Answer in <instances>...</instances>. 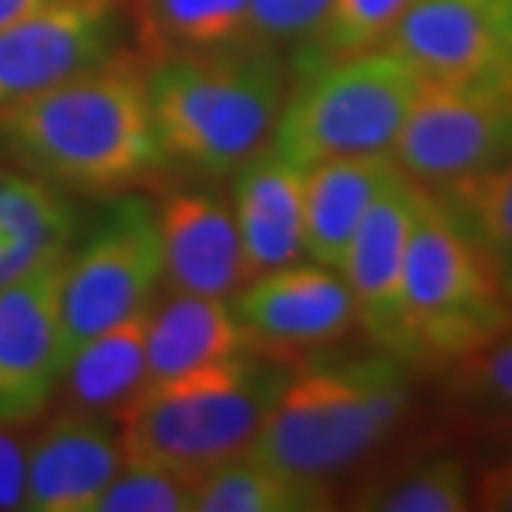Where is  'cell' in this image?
<instances>
[{
  "instance_id": "obj_23",
  "label": "cell",
  "mask_w": 512,
  "mask_h": 512,
  "mask_svg": "<svg viewBox=\"0 0 512 512\" xmlns=\"http://www.w3.org/2000/svg\"><path fill=\"white\" fill-rule=\"evenodd\" d=\"M427 191L476 242L512 305V157Z\"/></svg>"
},
{
  "instance_id": "obj_13",
  "label": "cell",
  "mask_w": 512,
  "mask_h": 512,
  "mask_svg": "<svg viewBox=\"0 0 512 512\" xmlns=\"http://www.w3.org/2000/svg\"><path fill=\"white\" fill-rule=\"evenodd\" d=\"M421 194L424 185L399 174L370 205L339 268L353 296L356 325H362L376 348L393 353L402 362L407 356L402 308L404 262Z\"/></svg>"
},
{
  "instance_id": "obj_15",
  "label": "cell",
  "mask_w": 512,
  "mask_h": 512,
  "mask_svg": "<svg viewBox=\"0 0 512 512\" xmlns=\"http://www.w3.org/2000/svg\"><path fill=\"white\" fill-rule=\"evenodd\" d=\"M154 208L168 291L228 299L248 282L237 217L220 194L183 188Z\"/></svg>"
},
{
  "instance_id": "obj_3",
  "label": "cell",
  "mask_w": 512,
  "mask_h": 512,
  "mask_svg": "<svg viewBox=\"0 0 512 512\" xmlns=\"http://www.w3.org/2000/svg\"><path fill=\"white\" fill-rule=\"evenodd\" d=\"M407 407V365L393 353H316L293 367L245 453L296 476L330 481L373 453Z\"/></svg>"
},
{
  "instance_id": "obj_22",
  "label": "cell",
  "mask_w": 512,
  "mask_h": 512,
  "mask_svg": "<svg viewBox=\"0 0 512 512\" xmlns=\"http://www.w3.org/2000/svg\"><path fill=\"white\" fill-rule=\"evenodd\" d=\"M148 60L251 46V0H137Z\"/></svg>"
},
{
  "instance_id": "obj_9",
  "label": "cell",
  "mask_w": 512,
  "mask_h": 512,
  "mask_svg": "<svg viewBox=\"0 0 512 512\" xmlns=\"http://www.w3.org/2000/svg\"><path fill=\"white\" fill-rule=\"evenodd\" d=\"M69 254V251H66ZM66 254L0 288V424L35 421L60 390L69 365L63 333Z\"/></svg>"
},
{
  "instance_id": "obj_6",
  "label": "cell",
  "mask_w": 512,
  "mask_h": 512,
  "mask_svg": "<svg viewBox=\"0 0 512 512\" xmlns=\"http://www.w3.org/2000/svg\"><path fill=\"white\" fill-rule=\"evenodd\" d=\"M299 72L271 143L302 168L336 157L390 154L424 86L421 74L387 46Z\"/></svg>"
},
{
  "instance_id": "obj_28",
  "label": "cell",
  "mask_w": 512,
  "mask_h": 512,
  "mask_svg": "<svg viewBox=\"0 0 512 512\" xmlns=\"http://www.w3.org/2000/svg\"><path fill=\"white\" fill-rule=\"evenodd\" d=\"M330 0H251V37L268 49H311Z\"/></svg>"
},
{
  "instance_id": "obj_12",
  "label": "cell",
  "mask_w": 512,
  "mask_h": 512,
  "mask_svg": "<svg viewBox=\"0 0 512 512\" xmlns=\"http://www.w3.org/2000/svg\"><path fill=\"white\" fill-rule=\"evenodd\" d=\"M390 52L424 83H464L512 72V15L501 0H410Z\"/></svg>"
},
{
  "instance_id": "obj_20",
  "label": "cell",
  "mask_w": 512,
  "mask_h": 512,
  "mask_svg": "<svg viewBox=\"0 0 512 512\" xmlns=\"http://www.w3.org/2000/svg\"><path fill=\"white\" fill-rule=\"evenodd\" d=\"M151 305L94 333L92 339L74 348L60 382V390L66 393V407L117 416L134 399V393L146 382Z\"/></svg>"
},
{
  "instance_id": "obj_7",
  "label": "cell",
  "mask_w": 512,
  "mask_h": 512,
  "mask_svg": "<svg viewBox=\"0 0 512 512\" xmlns=\"http://www.w3.org/2000/svg\"><path fill=\"white\" fill-rule=\"evenodd\" d=\"M163 279L154 202L140 194H114L83 245L66 254L60 308L69 356L94 333L148 308Z\"/></svg>"
},
{
  "instance_id": "obj_30",
  "label": "cell",
  "mask_w": 512,
  "mask_h": 512,
  "mask_svg": "<svg viewBox=\"0 0 512 512\" xmlns=\"http://www.w3.org/2000/svg\"><path fill=\"white\" fill-rule=\"evenodd\" d=\"M473 507L487 512H512V458L487 467L473 481Z\"/></svg>"
},
{
  "instance_id": "obj_25",
  "label": "cell",
  "mask_w": 512,
  "mask_h": 512,
  "mask_svg": "<svg viewBox=\"0 0 512 512\" xmlns=\"http://www.w3.org/2000/svg\"><path fill=\"white\" fill-rule=\"evenodd\" d=\"M447 399L467 424L512 436V330L450 365Z\"/></svg>"
},
{
  "instance_id": "obj_19",
  "label": "cell",
  "mask_w": 512,
  "mask_h": 512,
  "mask_svg": "<svg viewBox=\"0 0 512 512\" xmlns=\"http://www.w3.org/2000/svg\"><path fill=\"white\" fill-rule=\"evenodd\" d=\"M77 208L55 185L0 165V288L66 254Z\"/></svg>"
},
{
  "instance_id": "obj_16",
  "label": "cell",
  "mask_w": 512,
  "mask_h": 512,
  "mask_svg": "<svg viewBox=\"0 0 512 512\" xmlns=\"http://www.w3.org/2000/svg\"><path fill=\"white\" fill-rule=\"evenodd\" d=\"M234 174V217L248 279L302 259L305 168L268 143Z\"/></svg>"
},
{
  "instance_id": "obj_18",
  "label": "cell",
  "mask_w": 512,
  "mask_h": 512,
  "mask_svg": "<svg viewBox=\"0 0 512 512\" xmlns=\"http://www.w3.org/2000/svg\"><path fill=\"white\" fill-rule=\"evenodd\" d=\"M251 348L234 302L222 296L168 291L148 313L146 382L171 379L194 367L242 356Z\"/></svg>"
},
{
  "instance_id": "obj_21",
  "label": "cell",
  "mask_w": 512,
  "mask_h": 512,
  "mask_svg": "<svg viewBox=\"0 0 512 512\" xmlns=\"http://www.w3.org/2000/svg\"><path fill=\"white\" fill-rule=\"evenodd\" d=\"M336 507L330 481L296 476L242 453L205 470L194 512H322Z\"/></svg>"
},
{
  "instance_id": "obj_10",
  "label": "cell",
  "mask_w": 512,
  "mask_h": 512,
  "mask_svg": "<svg viewBox=\"0 0 512 512\" xmlns=\"http://www.w3.org/2000/svg\"><path fill=\"white\" fill-rule=\"evenodd\" d=\"M251 348L302 365L336 345L356 325L348 282L319 262H291L248 279L234 299Z\"/></svg>"
},
{
  "instance_id": "obj_31",
  "label": "cell",
  "mask_w": 512,
  "mask_h": 512,
  "mask_svg": "<svg viewBox=\"0 0 512 512\" xmlns=\"http://www.w3.org/2000/svg\"><path fill=\"white\" fill-rule=\"evenodd\" d=\"M49 0H0V29L12 26L15 20L32 15L35 9L46 6Z\"/></svg>"
},
{
  "instance_id": "obj_29",
  "label": "cell",
  "mask_w": 512,
  "mask_h": 512,
  "mask_svg": "<svg viewBox=\"0 0 512 512\" xmlns=\"http://www.w3.org/2000/svg\"><path fill=\"white\" fill-rule=\"evenodd\" d=\"M26 504V444L0 424V510H23Z\"/></svg>"
},
{
  "instance_id": "obj_1",
  "label": "cell",
  "mask_w": 512,
  "mask_h": 512,
  "mask_svg": "<svg viewBox=\"0 0 512 512\" xmlns=\"http://www.w3.org/2000/svg\"><path fill=\"white\" fill-rule=\"evenodd\" d=\"M0 165L74 194H123L163 171L146 66L117 52L46 92L0 106Z\"/></svg>"
},
{
  "instance_id": "obj_5",
  "label": "cell",
  "mask_w": 512,
  "mask_h": 512,
  "mask_svg": "<svg viewBox=\"0 0 512 512\" xmlns=\"http://www.w3.org/2000/svg\"><path fill=\"white\" fill-rule=\"evenodd\" d=\"M407 367H450L512 330L490 262L424 188L404 262Z\"/></svg>"
},
{
  "instance_id": "obj_8",
  "label": "cell",
  "mask_w": 512,
  "mask_h": 512,
  "mask_svg": "<svg viewBox=\"0 0 512 512\" xmlns=\"http://www.w3.org/2000/svg\"><path fill=\"white\" fill-rule=\"evenodd\" d=\"M404 177L439 188L512 157V72L424 83L390 151Z\"/></svg>"
},
{
  "instance_id": "obj_11",
  "label": "cell",
  "mask_w": 512,
  "mask_h": 512,
  "mask_svg": "<svg viewBox=\"0 0 512 512\" xmlns=\"http://www.w3.org/2000/svg\"><path fill=\"white\" fill-rule=\"evenodd\" d=\"M123 15V0H49L0 29V106L117 55Z\"/></svg>"
},
{
  "instance_id": "obj_4",
  "label": "cell",
  "mask_w": 512,
  "mask_h": 512,
  "mask_svg": "<svg viewBox=\"0 0 512 512\" xmlns=\"http://www.w3.org/2000/svg\"><path fill=\"white\" fill-rule=\"evenodd\" d=\"M293 365L248 350L143 384L114 416L126 464L202 476L242 456L291 379Z\"/></svg>"
},
{
  "instance_id": "obj_2",
  "label": "cell",
  "mask_w": 512,
  "mask_h": 512,
  "mask_svg": "<svg viewBox=\"0 0 512 512\" xmlns=\"http://www.w3.org/2000/svg\"><path fill=\"white\" fill-rule=\"evenodd\" d=\"M148 109L165 163L200 177L234 174L271 143L288 72L268 46H234L148 60Z\"/></svg>"
},
{
  "instance_id": "obj_14",
  "label": "cell",
  "mask_w": 512,
  "mask_h": 512,
  "mask_svg": "<svg viewBox=\"0 0 512 512\" xmlns=\"http://www.w3.org/2000/svg\"><path fill=\"white\" fill-rule=\"evenodd\" d=\"M126 464L117 419L63 407L26 444V504L32 512H92Z\"/></svg>"
},
{
  "instance_id": "obj_27",
  "label": "cell",
  "mask_w": 512,
  "mask_h": 512,
  "mask_svg": "<svg viewBox=\"0 0 512 512\" xmlns=\"http://www.w3.org/2000/svg\"><path fill=\"white\" fill-rule=\"evenodd\" d=\"M200 476L154 464H123L92 512H194Z\"/></svg>"
},
{
  "instance_id": "obj_26",
  "label": "cell",
  "mask_w": 512,
  "mask_h": 512,
  "mask_svg": "<svg viewBox=\"0 0 512 512\" xmlns=\"http://www.w3.org/2000/svg\"><path fill=\"white\" fill-rule=\"evenodd\" d=\"M407 6L410 0H330L325 26L311 49L299 55V66L379 49Z\"/></svg>"
},
{
  "instance_id": "obj_24",
  "label": "cell",
  "mask_w": 512,
  "mask_h": 512,
  "mask_svg": "<svg viewBox=\"0 0 512 512\" xmlns=\"http://www.w3.org/2000/svg\"><path fill=\"white\" fill-rule=\"evenodd\" d=\"M473 507V478L458 456L419 458L390 473L367 478L350 495L362 512H464Z\"/></svg>"
},
{
  "instance_id": "obj_17",
  "label": "cell",
  "mask_w": 512,
  "mask_h": 512,
  "mask_svg": "<svg viewBox=\"0 0 512 512\" xmlns=\"http://www.w3.org/2000/svg\"><path fill=\"white\" fill-rule=\"evenodd\" d=\"M399 174L390 154L336 157L305 168V256L339 271L370 205Z\"/></svg>"
}]
</instances>
